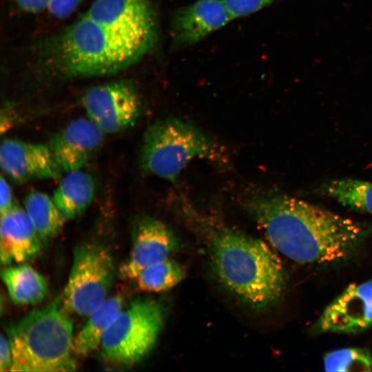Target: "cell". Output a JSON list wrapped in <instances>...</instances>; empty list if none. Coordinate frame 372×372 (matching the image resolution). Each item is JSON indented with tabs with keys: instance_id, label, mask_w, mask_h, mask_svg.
Listing matches in <instances>:
<instances>
[{
	"instance_id": "21",
	"label": "cell",
	"mask_w": 372,
	"mask_h": 372,
	"mask_svg": "<svg viewBox=\"0 0 372 372\" xmlns=\"http://www.w3.org/2000/svg\"><path fill=\"white\" fill-rule=\"evenodd\" d=\"M326 371H371L372 355L361 348H344L331 351L323 359Z\"/></svg>"
},
{
	"instance_id": "14",
	"label": "cell",
	"mask_w": 372,
	"mask_h": 372,
	"mask_svg": "<svg viewBox=\"0 0 372 372\" xmlns=\"http://www.w3.org/2000/svg\"><path fill=\"white\" fill-rule=\"evenodd\" d=\"M41 238L24 209L14 205L1 214L0 259L3 265L23 263L39 252Z\"/></svg>"
},
{
	"instance_id": "15",
	"label": "cell",
	"mask_w": 372,
	"mask_h": 372,
	"mask_svg": "<svg viewBox=\"0 0 372 372\" xmlns=\"http://www.w3.org/2000/svg\"><path fill=\"white\" fill-rule=\"evenodd\" d=\"M52 199L65 220L81 215L92 203L96 192L92 176L82 169L66 173Z\"/></svg>"
},
{
	"instance_id": "11",
	"label": "cell",
	"mask_w": 372,
	"mask_h": 372,
	"mask_svg": "<svg viewBox=\"0 0 372 372\" xmlns=\"http://www.w3.org/2000/svg\"><path fill=\"white\" fill-rule=\"evenodd\" d=\"M0 165L5 175L20 183L34 179L56 180L62 172L48 145L17 138L1 142Z\"/></svg>"
},
{
	"instance_id": "20",
	"label": "cell",
	"mask_w": 372,
	"mask_h": 372,
	"mask_svg": "<svg viewBox=\"0 0 372 372\" xmlns=\"http://www.w3.org/2000/svg\"><path fill=\"white\" fill-rule=\"evenodd\" d=\"M185 277L182 266L167 258L142 269L134 280L142 291L161 292L176 286Z\"/></svg>"
},
{
	"instance_id": "7",
	"label": "cell",
	"mask_w": 372,
	"mask_h": 372,
	"mask_svg": "<svg viewBox=\"0 0 372 372\" xmlns=\"http://www.w3.org/2000/svg\"><path fill=\"white\" fill-rule=\"evenodd\" d=\"M115 273L112 257L104 247L96 243L78 246L61 296L64 306L69 311L88 316L107 298Z\"/></svg>"
},
{
	"instance_id": "9",
	"label": "cell",
	"mask_w": 372,
	"mask_h": 372,
	"mask_svg": "<svg viewBox=\"0 0 372 372\" xmlns=\"http://www.w3.org/2000/svg\"><path fill=\"white\" fill-rule=\"evenodd\" d=\"M178 245L174 233L161 220L148 216L138 218L133 226L132 250L120 269L121 275L135 280L146 267L169 258Z\"/></svg>"
},
{
	"instance_id": "4",
	"label": "cell",
	"mask_w": 372,
	"mask_h": 372,
	"mask_svg": "<svg viewBox=\"0 0 372 372\" xmlns=\"http://www.w3.org/2000/svg\"><path fill=\"white\" fill-rule=\"evenodd\" d=\"M62 298L32 310L8 329L12 372L72 371L73 322Z\"/></svg>"
},
{
	"instance_id": "8",
	"label": "cell",
	"mask_w": 372,
	"mask_h": 372,
	"mask_svg": "<svg viewBox=\"0 0 372 372\" xmlns=\"http://www.w3.org/2000/svg\"><path fill=\"white\" fill-rule=\"evenodd\" d=\"M82 103L87 117L107 134L131 127L141 111V101L136 89L125 81L90 88L83 96Z\"/></svg>"
},
{
	"instance_id": "1",
	"label": "cell",
	"mask_w": 372,
	"mask_h": 372,
	"mask_svg": "<svg viewBox=\"0 0 372 372\" xmlns=\"http://www.w3.org/2000/svg\"><path fill=\"white\" fill-rule=\"evenodd\" d=\"M156 37L151 0H95L63 33L61 65L74 76L112 74L143 58Z\"/></svg>"
},
{
	"instance_id": "5",
	"label": "cell",
	"mask_w": 372,
	"mask_h": 372,
	"mask_svg": "<svg viewBox=\"0 0 372 372\" xmlns=\"http://www.w3.org/2000/svg\"><path fill=\"white\" fill-rule=\"evenodd\" d=\"M195 158L224 168L229 163L226 148L187 121L161 119L145 132L140 153V165L145 172L176 183L182 170Z\"/></svg>"
},
{
	"instance_id": "2",
	"label": "cell",
	"mask_w": 372,
	"mask_h": 372,
	"mask_svg": "<svg viewBox=\"0 0 372 372\" xmlns=\"http://www.w3.org/2000/svg\"><path fill=\"white\" fill-rule=\"evenodd\" d=\"M239 201L270 244L298 263L342 260L369 234L368 228L354 220L275 191L247 189Z\"/></svg>"
},
{
	"instance_id": "12",
	"label": "cell",
	"mask_w": 372,
	"mask_h": 372,
	"mask_svg": "<svg viewBox=\"0 0 372 372\" xmlns=\"http://www.w3.org/2000/svg\"><path fill=\"white\" fill-rule=\"evenodd\" d=\"M231 19L222 0H196L178 9L171 21L172 45H193L226 25Z\"/></svg>"
},
{
	"instance_id": "19",
	"label": "cell",
	"mask_w": 372,
	"mask_h": 372,
	"mask_svg": "<svg viewBox=\"0 0 372 372\" xmlns=\"http://www.w3.org/2000/svg\"><path fill=\"white\" fill-rule=\"evenodd\" d=\"M324 191L343 206L372 214V182L351 178L334 180L325 185Z\"/></svg>"
},
{
	"instance_id": "22",
	"label": "cell",
	"mask_w": 372,
	"mask_h": 372,
	"mask_svg": "<svg viewBox=\"0 0 372 372\" xmlns=\"http://www.w3.org/2000/svg\"><path fill=\"white\" fill-rule=\"evenodd\" d=\"M231 19L254 14L278 0H222Z\"/></svg>"
},
{
	"instance_id": "25",
	"label": "cell",
	"mask_w": 372,
	"mask_h": 372,
	"mask_svg": "<svg viewBox=\"0 0 372 372\" xmlns=\"http://www.w3.org/2000/svg\"><path fill=\"white\" fill-rule=\"evenodd\" d=\"M12 349L8 338L3 335L0 338V371H10L12 364Z\"/></svg>"
},
{
	"instance_id": "16",
	"label": "cell",
	"mask_w": 372,
	"mask_h": 372,
	"mask_svg": "<svg viewBox=\"0 0 372 372\" xmlns=\"http://www.w3.org/2000/svg\"><path fill=\"white\" fill-rule=\"evenodd\" d=\"M123 307V296L116 295L107 298L94 309L74 338V352L84 356L99 347L105 332Z\"/></svg>"
},
{
	"instance_id": "18",
	"label": "cell",
	"mask_w": 372,
	"mask_h": 372,
	"mask_svg": "<svg viewBox=\"0 0 372 372\" xmlns=\"http://www.w3.org/2000/svg\"><path fill=\"white\" fill-rule=\"evenodd\" d=\"M25 211L41 240L55 236L66 220L52 197L41 191L30 192L24 200Z\"/></svg>"
},
{
	"instance_id": "24",
	"label": "cell",
	"mask_w": 372,
	"mask_h": 372,
	"mask_svg": "<svg viewBox=\"0 0 372 372\" xmlns=\"http://www.w3.org/2000/svg\"><path fill=\"white\" fill-rule=\"evenodd\" d=\"M0 211L3 214L14 206L12 189L3 176L0 179Z\"/></svg>"
},
{
	"instance_id": "26",
	"label": "cell",
	"mask_w": 372,
	"mask_h": 372,
	"mask_svg": "<svg viewBox=\"0 0 372 372\" xmlns=\"http://www.w3.org/2000/svg\"><path fill=\"white\" fill-rule=\"evenodd\" d=\"M18 6L23 10L36 13L48 8L50 0H14Z\"/></svg>"
},
{
	"instance_id": "3",
	"label": "cell",
	"mask_w": 372,
	"mask_h": 372,
	"mask_svg": "<svg viewBox=\"0 0 372 372\" xmlns=\"http://www.w3.org/2000/svg\"><path fill=\"white\" fill-rule=\"evenodd\" d=\"M176 203L205 238L212 269L227 289L255 309H264L280 298L285 286L283 267L264 241L199 211L183 196Z\"/></svg>"
},
{
	"instance_id": "23",
	"label": "cell",
	"mask_w": 372,
	"mask_h": 372,
	"mask_svg": "<svg viewBox=\"0 0 372 372\" xmlns=\"http://www.w3.org/2000/svg\"><path fill=\"white\" fill-rule=\"evenodd\" d=\"M83 0H50L47 9L58 19L70 15Z\"/></svg>"
},
{
	"instance_id": "10",
	"label": "cell",
	"mask_w": 372,
	"mask_h": 372,
	"mask_svg": "<svg viewBox=\"0 0 372 372\" xmlns=\"http://www.w3.org/2000/svg\"><path fill=\"white\" fill-rule=\"evenodd\" d=\"M323 332L351 333L372 326V280L349 285L324 309L318 322Z\"/></svg>"
},
{
	"instance_id": "6",
	"label": "cell",
	"mask_w": 372,
	"mask_h": 372,
	"mask_svg": "<svg viewBox=\"0 0 372 372\" xmlns=\"http://www.w3.org/2000/svg\"><path fill=\"white\" fill-rule=\"evenodd\" d=\"M164 322L161 303L143 298L123 307L105 332L100 346L102 358L117 366H132L154 346Z\"/></svg>"
},
{
	"instance_id": "17",
	"label": "cell",
	"mask_w": 372,
	"mask_h": 372,
	"mask_svg": "<svg viewBox=\"0 0 372 372\" xmlns=\"http://www.w3.org/2000/svg\"><path fill=\"white\" fill-rule=\"evenodd\" d=\"M1 278L10 298L17 304H37L48 295L45 278L29 265L5 268Z\"/></svg>"
},
{
	"instance_id": "13",
	"label": "cell",
	"mask_w": 372,
	"mask_h": 372,
	"mask_svg": "<svg viewBox=\"0 0 372 372\" xmlns=\"http://www.w3.org/2000/svg\"><path fill=\"white\" fill-rule=\"evenodd\" d=\"M103 132L87 118L74 119L48 144L62 172L81 169L101 147Z\"/></svg>"
}]
</instances>
